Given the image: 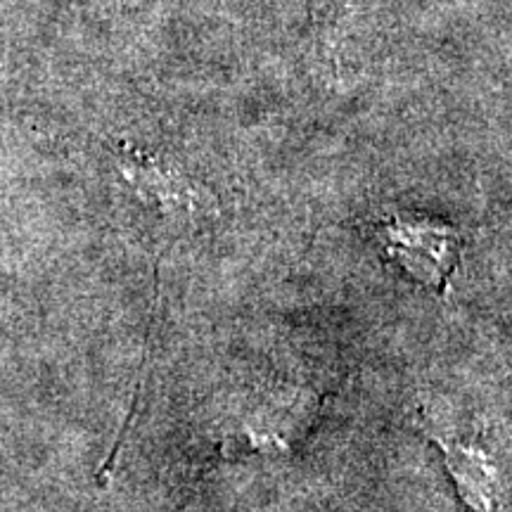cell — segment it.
<instances>
[{
  "label": "cell",
  "mask_w": 512,
  "mask_h": 512,
  "mask_svg": "<svg viewBox=\"0 0 512 512\" xmlns=\"http://www.w3.org/2000/svg\"><path fill=\"white\" fill-rule=\"evenodd\" d=\"M430 437L444 453V463L465 503L477 512H491L498 496V472L484 448L441 437L437 432H430Z\"/></svg>",
  "instance_id": "obj_2"
},
{
  "label": "cell",
  "mask_w": 512,
  "mask_h": 512,
  "mask_svg": "<svg viewBox=\"0 0 512 512\" xmlns=\"http://www.w3.org/2000/svg\"><path fill=\"white\" fill-rule=\"evenodd\" d=\"M380 238L389 259L406 268L422 285L446 297L463 252L460 230L430 219L394 214L384 221Z\"/></svg>",
  "instance_id": "obj_1"
}]
</instances>
